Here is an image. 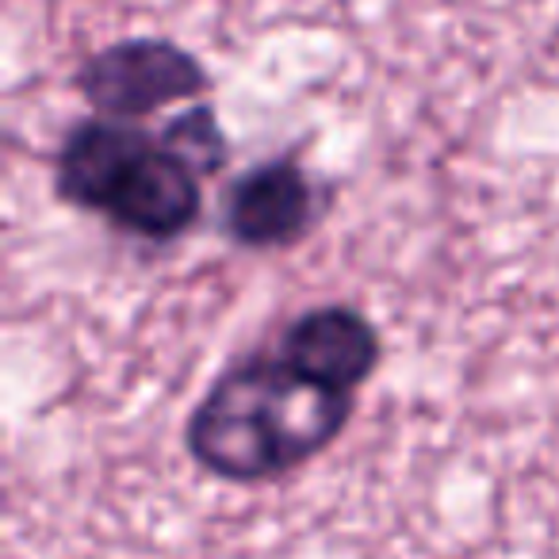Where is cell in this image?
Here are the masks:
<instances>
[{
	"label": "cell",
	"instance_id": "1",
	"mask_svg": "<svg viewBox=\"0 0 559 559\" xmlns=\"http://www.w3.org/2000/svg\"><path fill=\"white\" fill-rule=\"evenodd\" d=\"M349 406V391L311 380L284 357H257L203 395L188 421V449L223 479H272L326 449Z\"/></svg>",
	"mask_w": 559,
	"mask_h": 559
},
{
	"label": "cell",
	"instance_id": "2",
	"mask_svg": "<svg viewBox=\"0 0 559 559\" xmlns=\"http://www.w3.org/2000/svg\"><path fill=\"white\" fill-rule=\"evenodd\" d=\"M58 192L150 241L185 234L200 215L195 169L165 142L111 119L81 123L58 157Z\"/></svg>",
	"mask_w": 559,
	"mask_h": 559
},
{
	"label": "cell",
	"instance_id": "3",
	"mask_svg": "<svg viewBox=\"0 0 559 559\" xmlns=\"http://www.w3.org/2000/svg\"><path fill=\"white\" fill-rule=\"evenodd\" d=\"M203 88V73L169 43L134 39L96 55L81 73V93L108 116H146Z\"/></svg>",
	"mask_w": 559,
	"mask_h": 559
},
{
	"label": "cell",
	"instance_id": "4",
	"mask_svg": "<svg viewBox=\"0 0 559 559\" xmlns=\"http://www.w3.org/2000/svg\"><path fill=\"white\" fill-rule=\"evenodd\" d=\"M280 357L296 365L304 376L337 391H353L368 380L380 360V337L349 307H319V311L296 319L284 334Z\"/></svg>",
	"mask_w": 559,
	"mask_h": 559
},
{
	"label": "cell",
	"instance_id": "5",
	"mask_svg": "<svg viewBox=\"0 0 559 559\" xmlns=\"http://www.w3.org/2000/svg\"><path fill=\"white\" fill-rule=\"evenodd\" d=\"M311 218L307 177L288 162H269L246 173L226 200V226L246 246H284L299 238Z\"/></svg>",
	"mask_w": 559,
	"mask_h": 559
},
{
	"label": "cell",
	"instance_id": "6",
	"mask_svg": "<svg viewBox=\"0 0 559 559\" xmlns=\"http://www.w3.org/2000/svg\"><path fill=\"white\" fill-rule=\"evenodd\" d=\"M165 146H169L180 162L192 165L195 173L218 169L226 157V142H223V134H218L215 116H211L207 108H195V111H188L185 119H177V123L169 127V134H165Z\"/></svg>",
	"mask_w": 559,
	"mask_h": 559
}]
</instances>
